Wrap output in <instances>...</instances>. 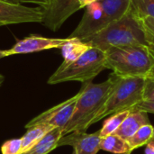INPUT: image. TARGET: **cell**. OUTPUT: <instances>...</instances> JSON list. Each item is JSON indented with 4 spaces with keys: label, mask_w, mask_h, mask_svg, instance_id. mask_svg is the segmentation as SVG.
<instances>
[{
    "label": "cell",
    "mask_w": 154,
    "mask_h": 154,
    "mask_svg": "<svg viewBox=\"0 0 154 154\" xmlns=\"http://www.w3.org/2000/svg\"><path fill=\"white\" fill-rule=\"evenodd\" d=\"M106 69L120 77H154V51L144 46H121L106 50Z\"/></svg>",
    "instance_id": "obj_3"
},
{
    "label": "cell",
    "mask_w": 154,
    "mask_h": 154,
    "mask_svg": "<svg viewBox=\"0 0 154 154\" xmlns=\"http://www.w3.org/2000/svg\"><path fill=\"white\" fill-rule=\"evenodd\" d=\"M131 6L140 17L154 18V0H131Z\"/></svg>",
    "instance_id": "obj_19"
},
{
    "label": "cell",
    "mask_w": 154,
    "mask_h": 154,
    "mask_svg": "<svg viewBox=\"0 0 154 154\" xmlns=\"http://www.w3.org/2000/svg\"><path fill=\"white\" fill-rule=\"evenodd\" d=\"M52 2H53V0H21V4L22 3L35 4V5H39V7L42 8L44 11L47 10L51 6Z\"/></svg>",
    "instance_id": "obj_23"
},
{
    "label": "cell",
    "mask_w": 154,
    "mask_h": 154,
    "mask_svg": "<svg viewBox=\"0 0 154 154\" xmlns=\"http://www.w3.org/2000/svg\"><path fill=\"white\" fill-rule=\"evenodd\" d=\"M145 79L143 78L118 76L110 96L94 117L91 125L108 116L128 110L141 101L143 99Z\"/></svg>",
    "instance_id": "obj_6"
},
{
    "label": "cell",
    "mask_w": 154,
    "mask_h": 154,
    "mask_svg": "<svg viewBox=\"0 0 154 154\" xmlns=\"http://www.w3.org/2000/svg\"><path fill=\"white\" fill-rule=\"evenodd\" d=\"M104 69H106L105 52L91 47L73 62L60 65L50 77L48 84L54 85L68 81L89 82Z\"/></svg>",
    "instance_id": "obj_5"
},
{
    "label": "cell",
    "mask_w": 154,
    "mask_h": 154,
    "mask_svg": "<svg viewBox=\"0 0 154 154\" xmlns=\"http://www.w3.org/2000/svg\"><path fill=\"white\" fill-rule=\"evenodd\" d=\"M100 141L99 131L94 134L74 132L62 136L58 142L57 148L69 145L73 147L75 154H97L100 150Z\"/></svg>",
    "instance_id": "obj_11"
},
{
    "label": "cell",
    "mask_w": 154,
    "mask_h": 154,
    "mask_svg": "<svg viewBox=\"0 0 154 154\" xmlns=\"http://www.w3.org/2000/svg\"><path fill=\"white\" fill-rule=\"evenodd\" d=\"M143 23H144L145 27L154 35V18L150 16H143L141 17Z\"/></svg>",
    "instance_id": "obj_24"
},
{
    "label": "cell",
    "mask_w": 154,
    "mask_h": 154,
    "mask_svg": "<svg viewBox=\"0 0 154 154\" xmlns=\"http://www.w3.org/2000/svg\"><path fill=\"white\" fill-rule=\"evenodd\" d=\"M2 154L22 153V139H11L3 143L1 146Z\"/></svg>",
    "instance_id": "obj_20"
},
{
    "label": "cell",
    "mask_w": 154,
    "mask_h": 154,
    "mask_svg": "<svg viewBox=\"0 0 154 154\" xmlns=\"http://www.w3.org/2000/svg\"><path fill=\"white\" fill-rule=\"evenodd\" d=\"M68 38V42L61 47V52L64 59L61 65H68L73 62L91 48L88 43L84 42L80 39Z\"/></svg>",
    "instance_id": "obj_13"
},
{
    "label": "cell",
    "mask_w": 154,
    "mask_h": 154,
    "mask_svg": "<svg viewBox=\"0 0 154 154\" xmlns=\"http://www.w3.org/2000/svg\"><path fill=\"white\" fill-rule=\"evenodd\" d=\"M130 113L131 112L129 110H125L111 115V116L104 122L102 128L99 130L100 137L104 138L108 135L114 134Z\"/></svg>",
    "instance_id": "obj_18"
},
{
    "label": "cell",
    "mask_w": 154,
    "mask_h": 154,
    "mask_svg": "<svg viewBox=\"0 0 154 154\" xmlns=\"http://www.w3.org/2000/svg\"><path fill=\"white\" fill-rule=\"evenodd\" d=\"M96 1H97V0H79V5L81 9V8L87 7L88 5H89L90 4H92Z\"/></svg>",
    "instance_id": "obj_26"
},
{
    "label": "cell",
    "mask_w": 154,
    "mask_h": 154,
    "mask_svg": "<svg viewBox=\"0 0 154 154\" xmlns=\"http://www.w3.org/2000/svg\"><path fill=\"white\" fill-rule=\"evenodd\" d=\"M150 124L148 114L144 112H131L128 116L124 120L119 128L116 131L114 134L122 137L124 140L127 141L131 138L143 125Z\"/></svg>",
    "instance_id": "obj_12"
},
{
    "label": "cell",
    "mask_w": 154,
    "mask_h": 154,
    "mask_svg": "<svg viewBox=\"0 0 154 154\" xmlns=\"http://www.w3.org/2000/svg\"><path fill=\"white\" fill-rule=\"evenodd\" d=\"M3 1L8 2L11 4H21V0H3Z\"/></svg>",
    "instance_id": "obj_28"
},
{
    "label": "cell",
    "mask_w": 154,
    "mask_h": 154,
    "mask_svg": "<svg viewBox=\"0 0 154 154\" xmlns=\"http://www.w3.org/2000/svg\"><path fill=\"white\" fill-rule=\"evenodd\" d=\"M61 137L62 130L60 128H54L32 149L23 154H49L57 148L58 142Z\"/></svg>",
    "instance_id": "obj_15"
},
{
    "label": "cell",
    "mask_w": 154,
    "mask_h": 154,
    "mask_svg": "<svg viewBox=\"0 0 154 154\" xmlns=\"http://www.w3.org/2000/svg\"><path fill=\"white\" fill-rule=\"evenodd\" d=\"M79 97V92L68 100L58 104L57 106L40 114L27 123L25 128L27 129L37 125H48L54 128H60L62 130L69 123L74 113Z\"/></svg>",
    "instance_id": "obj_7"
},
{
    "label": "cell",
    "mask_w": 154,
    "mask_h": 154,
    "mask_svg": "<svg viewBox=\"0 0 154 154\" xmlns=\"http://www.w3.org/2000/svg\"><path fill=\"white\" fill-rule=\"evenodd\" d=\"M80 9L79 0H53L51 6L44 11L42 24L56 32L74 13Z\"/></svg>",
    "instance_id": "obj_9"
},
{
    "label": "cell",
    "mask_w": 154,
    "mask_h": 154,
    "mask_svg": "<svg viewBox=\"0 0 154 154\" xmlns=\"http://www.w3.org/2000/svg\"><path fill=\"white\" fill-rule=\"evenodd\" d=\"M69 38H47L37 35H30L18 41L11 49L7 50L8 56L15 54H26L51 49H61Z\"/></svg>",
    "instance_id": "obj_10"
},
{
    "label": "cell",
    "mask_w": 154,
    "mask_h": 154,
    "mask_svg": "<svg viewBox=\"0 0 154 154\" xmlns=\"http://www.w3.org/2000/svg\"><path fill=\"white\" fill-rule=\"evenodd\" d=\"M54 127L48 125H37L27 128L26 133L22 139V153L28 152L36 143H38L47 134L52 131Z\"/></svg>",
    "instance_id": "obj_14"
},
{
    "label": "cell",
    "mask_w": 154,
    "mask_h": 154,
    "mask_svg": "<svg viewBox=\"0 0 154 154\" xmlns=\"http://www.w3.org/2000/svg\"><path fill=\"white\" fill-rule=\"evenodd\" d=\"M128 110L130 112L138 111V112H144L147 114H149V113L154 114V101L142 99L141 101H139L136 105H134Z\"/></svg>",
    "instance_id": "obj_21"
},
{
    "label": "cell",
    "mask_w": 154,
    "mask_h": 154,
    "mask_svg": "<svg viewBox=\"0 0 154 154\" xmlns=\"http://www.w3.org/2000/svg\"><path fill=\"white\" fill-rule=\"evenodd\" d=\"M43 18L44 10L39 6L31 7L0 0V26L23 23H42Z\"/></svg>",
    "instance_id": "obj_8"
},
{
    "label": "cell",
    "mask_w": 154,
    "mask_h": 154,
    "mask_svg": "<svg viewBox=\"0 0 154 154\" xmlns=\"http://www.w3.org/2000/svg\"><path fill=\"white\" fill-rule=\"evenodd\" d=\"M99 147L100 150L115 154H131L127 142L116 134L101 138Z\"/></svg>",
    "instance_id": "obj_16"
},
{
    "label": "cell",
    "mask_w": 154,
    "mask_h": 154,
    "mask_svg": "<svg viewBox=\"0 0 154 154\" xmlns=\"http://www.w3.org/2000/svg\"><path fill=\"white\" fill-rule=\"evenodd\" d=\"M130 6L131 0H97L90 4L69 38L83 40L97 33L123 17Z\"/></svg>",
    "instance_id": "obj_4"
},
{
    "label": "cell",
    "mask_w": 154,
    "mask_h": 154,
    "mask_svg": "<svg viewBox=\"0 0 154 154\" xmlns=\"http://www.w3.org/2000/svg\"><path fill=\"white\" fill-rule=\"evenodd\" d=\"M117 79L118 76L113 72L102 83L94 84L91 81L83 83L74 113L62 129V136L74 132H86L91 126L94 117L110 96Z\"/></svg>",
    "instance_id": "obj_2"
},
{
    "label": "cell",
    "mask_w": 154,
    "mask_h": 154,
    "mask_svg": "<svg viewBox=\"0 0 154 154\" xmlns=\"http://www.w3.org/2000/svg\"><path fill=\"white\" fill-rule=\"evenodd\" d=\"M145 154H154V140L150 141V142L146 144Z\"/></svg>",
    "instance_id": "obj_25"
},
{
    "label": "cell",
    "mask_w": 154,
    "mask_h": 154,
    "mask_svg": "<svg viewBox=\"0 0 154 154\" xmlns=\"http://www.w3.org/2000/svg\"><path fill=\"white\" fill-rule=\"evenodd\" d=\"M72 154H75V152H72Z\"/></svg>",
    "instance_id": "obj_31"
},
{
    "label": "cell",
    "mask_w": 154,
    "mask_h": 154,
    "mask_svg": "<svg viewBox=\"0 0 154 154\" xmlns=\"http://www.w3.org/2000/svg\"><path fill=\"white\" fill-rule=\"evenodd\" d=\"M152 134H153V126L151 124L143 125L131 138H129L126 141L129 145L131 153L134 150L143 145H146L152 140Z\"/></svg>",
    "instance_id": "obj_17"
},
{
    "label": "cell",
    "mask_w": 154,
    "mask_h": 154,
    "mask_svg": "<svg viewBox=\"0 0 154 154\" xmlns=\"http://www.w3.org/2000/svg\"><path fill=\"white\" fill-rule=\"evenodd\" d=\"M82 41L103 51L121 46H144L154 51V35L132 6L119 20Z\"/></svg>",
    "instance_id": "obj_1"
},
{
    "label": "cell",
    "mask_w": 154,
    "mask_h": 154,
    "mask_svg": "<svg viewBox=\"0 0 154 154\" xmlns=\"http://www.w3.org/2000/svg\"><path fill=\"white\" fill-rule=\"evenodd\" d=\"M8 56V52L7 50H0V59L7 57Z\"/></svg>",
    "instance_id": "obj_27"
},
{
    "label": "cell",
    "mask_w": 154,
    "mask_h": 154,
    "mask_svg": "<svg viewBox=\"0 0 154 154\" xmlns=\"http://www.w3.org/2000/svg\"><path fill=\"white\" fill-rule=\"evenodd\" d=\"M152 140H154V127H153V134H152V140H151V141H152Z\"/></svg>",
    "instance_id": "obj_30"
},
{
    "label": "cell",
    "mask_w": 154,
    "mask_h": 154,
    "mask_svg": "<svg viewBox=\"0 0 154 154\" xmlns=\"http://www.w3.org/2000/svg\"><path fill=\"white\" fill-rule=\"evenodd\" d=\"M4 80H5L4 76L0 74V88H1V86H2V84H3V82H4Z\"/></svg>",
    "instance_id": "obj_29"
},
{
    "label": "cell",
    "mask_w": 154,
    "mask_h": 154,
    "mask_svg": "<svg viewBox=\"0 0 154 154\" xmlns=\"http://www.w3.org/2000/svg\"><path fill=\"white\" fill-rule=\"evenodd\" d=\"M143 99L154 101V77L145 79Z\"/></svg>",
    "instance_id": "obj_22"
}]
</instances>
